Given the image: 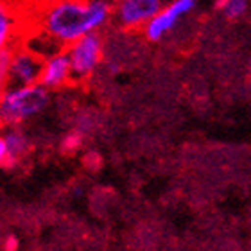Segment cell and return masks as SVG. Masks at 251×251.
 I'll list each match as a JSON object with an SVG mask.
<instances>
[{"mask_svg": "<svg viewBox=\"0 0 251 251\" xmlns=\"http://www.w3.org/2000/svg\"><path fill=\"white\" fill-rule=\"evenodd\" d=\"M111 0H47L38 13V34L59 49L90 32H99L113 18Z\"/></svg>", "mask_w": 251, "mask_h": 251, "instance_id": "cell-1", "label": "cell"}, {"mask_svg": "<svg viewBox=\"0 0 251 251\" xmlns=\"http://www.w3.org/2000/svg\"><path fill=\"white\" fill-rule=\"evenodd\" d=\"M50 104V90L42 83L7 84L0 90V121L7 126H22L42 115Z\"/></svg>", "mask_w": 251, "mask_h": 251, "instance_id": "cell-2", "label": "cell"}, {"mask_svg": "<svg viewBox=\"0 0 251 251\" xmlns=\"http://www.w3.org/2000/svg\"><path fill=\"white\" fill-rule=\"evenodd\" d=\"M72 65L74 81H86L104 59V42L99 32H90L65 47Z\"/></svg>", "mask_w": 251, "mask_h": 251, "instance_id": "cell-3", "label": "cell"}, {"mask_svg": "<svg viewBox=\"0 0 251 251\" xmlns=\"http://www.w3.org/2000/svg\"><path fill=\"white\" fill-rule=\"evenodd\" d=\"M196 4L198 0H171L144 25L142 29L144 36L152 43L162 42L163 38L179 25V22L185 16H188L196 9Z\"/></svg>", "mask_w": 251, "mask_h": 251, "instance_id": "cell-4", "label": "cell"}, {"mask_svg": "<svg viewBox=\"0 0 251 251\" xmlns=\"http://www.w3.org/2000/svg\"><path fill=\"white\" fill-rule=\"evenodd\" d=\"M162 7L163 0H117L113 18L126 31H138Z\"/></svg>", "mask_w": 251, "mask_h": 251, "instance_id": "cell-5", "label": "cell"}, {"mask_svg": "<svg viewBox=\"0 0 251 251\" xmlns=\"http://www.w3.org/2000/svg\"><path fill=\"white\" fill-rule=\"evenodd\" d=\"M43 56L31 47H15L11 54L7 84H32L40 83Z\"/></svg>", "mask_w": 251, "mask_h": 251, "instance_id": "cell-6", "label": "cell"}, {"mask_svg": "<svg viewBox=\"0 0 251 251\" xmlns=\"http://www.w3.org/2000/svg\"><path fill=\"white\" fill-rule=\"evenodd\" d=\"M74 81L72 65L68 59V54L65 49H59L56 52H50L43 58L42 74H40V83L50 92L65 88L67 84Z\"/></svg>", "mask_w": 251, "mask_h": 251, "instance_id": "cell-7", "label": "cell"}, {"mask_svg": "<svg viewBox=\"0 0 251 251\" xmlns=\"http://www.w3.org/2000/svg\"><path fill=\"white\" fill-rule=\"evenodd\" d=\"M7 151H9V165H16L25 160V156L31 152V138L20 126H7L4 133Z\"/></svg>", "mask_w": 251, "mask_h": 251, "instance_id": "cell-8", "label": "cell"}, {"mask_svg": "<svg viewBox=\"0 0 251 251\" xmlns=\"http://www.w3.org/2000/svg\"><path fill=\"white\" fill-rule=\"evenodd\" d=\"M16 32V16L9 4L0 0V52L4 49L15 47L13 38Z\"/></svg>", "mask_w": 251, "mask_h": 251, "instance_id": "cell-9", "label": "cell"}, {"mask_svg": "<svg viewBox=\"0 0 251 251\" xmlns=\"http://www.w3.org/2000/svg\"><path fill=\"white\" fill-rule=\"evenodd\" d=\"M250 0H215V9L221 11L228 20H239L246 15Z\"/></svg>", "mask_w": 251, "mask_h": 251, "instance_id": "cell-10", "label": "cell"}, {"mask_svg": "<svg viewBox=\"0 0 251 251\" xmlns=\"http://www.w3.org/2000/svg\"><path fill=\"white\" fill-rule=\"evenodd\" d=\"M83 144H84L83 133H81V131H70V133H67V135L61 138L59 149H61V152H65V154H74V152H77L83 149Z\"/></svg>", "mask_w": 251, "mask_h": 251, "instance_id": "cell-11", "label": "cell"}, {"mask_svg": "<svg viewBox=\"0 0 251 251\" xmlns=\"http://www.w3.org/2000/svg\"><path fill=\"white\" fill-rule=\"evenodd\" d=\"M83 165L88 171H99L100 167H102V158H100V154H97V152H86L83 158Z\"/></svg>", "mask_w": 251, "mask_h": 251, "instance_id": "cell-12", "label": "cell"}, {"mask_svg": "<svg viewBox=\"0 0 251 251\" xmlns=\"http://www.w3.org/2000/svg\"><path fill=\"white\" fill-rule=\"evenodd\" d=\"M5 165H9V151H7L5 138L0 136V167H5Z\"/></svg>", "mask_w": 251, "mask_h": 251, "instance_id": "cell-13", "label": "cell"}, {"mask_svg": "<svg viewBox=\"0 0 251 251\" xmlns=\"http://www.w3.org/2000/svg\"><path fill=\"white\" fill-rule=\"evenodd\" d=\"M2 248H4L5 251H16L18 248H20V241H18L15 235H9L4 241V246H2Z\"/></svg>", "mask_w": 251, "mask_h": 251, "instance_id": "cell-14", "label": "cell"}, {"mask_svg": "<svg viewBox=\"0 0 251 251\" xmlns=\"http://www.w3.org/2000/svg\"><path fill=\"white\" fill-rule=\"evenodd\" d=\"M2 127H4V124H2V121H0V129H2Z\"/></svg>", "mask_w": 251, "mask_h": 251, "instance_id": "cell-15", "label": "cell"}]
</instances>
